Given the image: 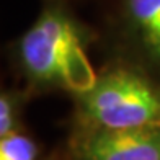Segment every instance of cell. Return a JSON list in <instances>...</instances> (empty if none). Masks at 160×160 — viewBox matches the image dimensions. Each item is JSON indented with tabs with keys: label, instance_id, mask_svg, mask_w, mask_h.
<instances>
[{
	"label": "cell",
	"instance_id": "6da1fadb",
	"mask_svg": "<svg viewBox=\"0 0 160 160\" xmlns=\"http://www.w3.org/2000/svg\"><path fill=\"white\" fill-rule=\"evenodd\" d=\"M18 57L34 83L57 85L80 95L95 85V74L85 52L83 34L59 5L42 8L21 36Z\"/></svg>",
	"mask_w": 160,
	"mask_h": 160
},
{
	"label": "cell",
	"instance_id": "7a4b0ae2",
	"mask_svg": "<svg viewBox=\"0 0 160 160\" xmlns=\"http://www.w3.org/2000/svg\"><path fill=\"white\" fill-rule=\"evenodd\" d=\"M78 110L85 128L139 129L160 126V87L139 72L113 69L80 93Z\"/></svg>",
	"mask_w": 160,
	"mask_h": 160
},
{
	"label": "cell",
	"instance_id": "3957f363",
	"mask_svg": "<svg viewBox=\"0 0 160 160\" xmlns=\"http://www.w3.org/2000/svg\"><path fill=\"white\" fill-rule=\"evenodd\" d=\"M75 160H160V126L85 128L74 142Z\"/></svg>",
	"mask_w": 160,
	"mask_h": 160
},
{
	"label": "cell",
	"instance_id": "277c9868",
	"mask_svg": "<svg viewBox=\"0 0 160 160\" xmlns=\"http://www.w3.org/2000/svg\"><path fill=\"white\" fill-rule=\"evenodd\" d=\"M126 25L145 62L160 74V0H124Z\"/></svg>",
	"mask_w": 160,
	"mask_h": 160
},
{
	"label": "cell",
	"instance_id": "5b68a950",
	"mask_svg": "<svg viewBox=\"0 0 160 160\" xmlns=\"http://www.w3.org/2000/svg\"><path fill=\"white\" fill-rule=\"evenodd\" d=\"M38 147L20 129L0 137V160H36Z\"/></svg>",
	"mask_w": 160,
	"mask_h": 160
},
{
	"label": "cell",
	"instance_id": "8992f818",
	"mask_svg": "<svg viewBox=\"0 0 160 160\" xmlns=\"http://www.w3.org/2000/svg\"><path fill=\"white\" fill-rule=\"evenodd\" d=\"M20 98L12 92H3L0 97V137L18 129Z\"/></svg>",
	"mask_w": 160,
	"mask_h": 160
}]
</instances>
